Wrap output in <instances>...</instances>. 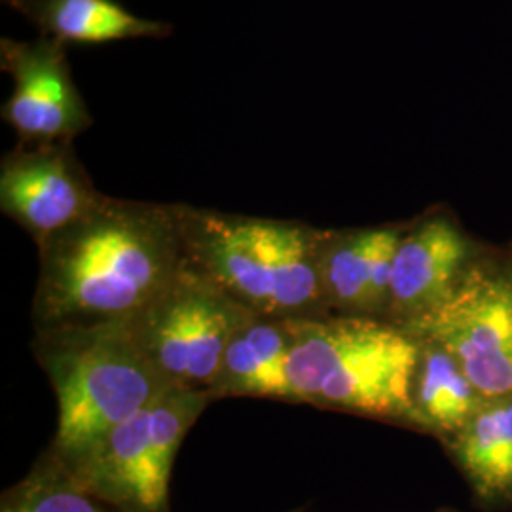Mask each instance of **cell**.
Wrapping results in <instances>:
<instances>
[{
	"label": "cell",
	"mask_w": 512,
	"mask_h": 512,
	"mask_svg": "<svg viewBox=\"0 0 512 512\" xmlns=\"http://www.w3.org/2000/svg\"><path fill=\"white\" fill-rule=\"evenodd\" d=\"M37 247L35 330L129 321L186 264L179 203L105 194Z\"/></svg>",
	"instance_id": "cell-1"
},
{
	"label": "cell",
	"mask_w": 512,
	"mask_h": 512,
	"mask_svg": "<svg viewBox=\"0 0 512 512\" xmlns=\"http://www.w3.org/2000/svg\"><path fill=\"white\" fill-rule=\"evenodd\" d=\"M289 387L293 403L313 404L420 431L412 382L420 342L376 317L291 319Z\"/></svg>",
	"instance_id": "cell-2"
},
{
	"label": "cell",
	"mask_w": 512,
	"mask_h": 512,
	"mask_svg": "<svg viewBox=\"0 0 512 512\" xmlns=\"http://www.w3.org/2000/svg\"><path fill=\"white\" fill-rule=\"evenodd\" d=\"M186 262L262 317L329 315L319 281L321 230L179 203Z\"/></svg>",
	"instance_id": "cell-3"
},
{
	"label": "cell",
	"mask_w": 512,
	"mask_h": 512,
	"mask_svg": "<svg viewBox=\"0 0 512 512\" xmlns=\"http://www.w3.org/2000/svg\"><path fill=\"white\" fill-rule=\"evenodd\" d=\"M33 351L57 397L48 454L69 463L175 389L148 361L128 321L35 330Z\"/></svg>",
	"instance_id": "cell-4"
},
{
	"label": "cell",
	"mask_w": 512,
	"mask_h": 512,
	"mask_svg": "<svg viewBox=\"0 0 512 512\" xmlns=\"http://www.w3.org/2000/svg\"><path fill=\"white\" fill-rule=\"evenodd\" d=\"M209 391H167L88 452L55 463L86 492L122 512H171L169 480L184 437L211 403Z\"/></svg>",
	"instance_id": "cell-5"
},
{
	"label": "cell",
	"mask_w": 512,
	"mask_h": 512,
	"mask_svg": "<svg viewBox=\"0 0 512 512\" xmlns=\"http://www.w3.org/2000/svg\"><path fill=\"white\" fill-rule=\"evenodd\" d=\"M251 315L186 262L128 323L148 361L169 384L209 391L230 338Z\"/></svg>",
	"instance_id": "cell-6"
},
{
	"label": "cell",
	"mask_w": 512,
	"mask_h": 512,
	"mask_svg": "<svg viewBox=\"0 0 512 512\" xmlns=\"http://www.w3.org/2000/svg\"><path fill=\"white\" fill-rule=\"evenodd\" d=\"M403 329L446 349L486 401L512 397L509 272L469 266L435 308Z\"/></svg>",
	"instance_id": "cell-7"
},
{
	"label": "cell",
	"mask_w": 512,
	"mask_h": 512,
	"mask_svg": "<svg viewBox=\"0 0 512 512\" xmlns=\"http://www.w3.org/2000/svg\"><path fill=\"white\" fill-rule=\"evenodd\" d=\"M0 63L14 80L12 95L2 105V120L18 133L19 143H73L92 126L63 42L2 38Z\"/></svg>",
	"instance_id": "cell-8"
},
{
	"label": "cell",
	"mask_w": 512,
	"mask_h": 512,
	"mask_svg": "<svg viewBox=\"0 0 512 512\" xmlns=\"http://www.w3.org/2000/svg\"><path fill=\"white\" fill-rule=\"evenodd\" d=\"M101 196L73 143H19L2 158L0 209L37 245L82 219Z\"/></svg>",
	"instance_id": "cell-9"
},
{
	"label": "cell",
	"mask_w": 512,
	"mask_h": 512,
	"mask_svg": "<svg viewBox=\"0 0 512 512\" xmlns=\"http://www.w3.org/2000/svg\"><path fill=\"white\" fill-rule=\"evenodd\" d=\"M403 234L397 226L321 230L319 281L329 313L385 319L393 258Z\"/></svg>",
	"instance_id": "cell-10"
},
{
	"label": "cell",
	"mask_w": 512,
	"mask_h": 512,
	"mask_svg": "<svg viewBox=\"0 0 512 512\" xmlns=\"http://www.w3.org/2000/svg\"><path fill=\"white\" fill-rule=\"evenodd\" d=\"M469 268V245L444 217L404 230L393 258L385 321L404 327L435 308Z\"/></svg>",
	"instance_id": "cell-11"
},
{
	"label": "cell",
	"mask_w": 512,
	"mask_h": 512,
	"mask_svg": "<svg viewBox=\"0 0 512 512\" xmlns=\"http://www.w3.org/2000/svg\"><path fill=\"white\" fill-rule=\"evenodd\" d=\"M291 327L287 319L251 315L230 338L211 399L255 397L293 403L287 365Z\"/></svg>",
	"instance_id": "cell-12"
},
{
	"label": "cell",
	"mask_w": 512,
	"mask_h": 512,
	"mask_svg": "<svg viewBox=\"0 0 512 512\" xmlns=\"http://www.w3.org/2000/svg\"><path fill=\"white\" fill-rule=\"evenodd\" d=\"M444 444L478 507H512V397L486 401Z\"/></svg>",
	"instance_id": "cell-13"
},
{
	"label": "cell",
	"mask_w": 512,
	"mask_h": 512,
	"mask_svg": "<svg viewBox=\"0 0 512 512\" xmlns=\"http://www.w3.org/2000/svg\"><path fill=\"white\" fill-rule=\"evenodd\" d=\"M33 21L42 37L67 44H109L128 38H164L173 27L139 18L116 0H4Z\"/></svg>",
	"instance_id": "cell-14"
},
{
	"label": "cell",
	"mask_w": 512,
	"mask_h": 512,
	"mask_svg": "<svg viewBox=\"0 0 512 512\" xmlns=\"http://www.w3.org/2000/svg\"><path fill=\"white\" fill-rule=\"evenodd\" d=\"M418 342L420 357L412 382L414 412L420 431L444 442L465 427L486 399L446 349L429 340Z\"/></svg>",
	"instance_id": "cell-15"
},
{
	"label": "cell",
	"mask_w": 512,
	"mask_h": 512,
	"mask_svg": "<svg viewBox=\"0 0 512 512\" xmlns=\"http://www.w3.org/2000/svg\"><path fill=\"white\" fill-rule=\"evenodd\" d=\"M0 512H122L86 492L54 459L42 454L33 469L0 499Z\"/></svg>",
	"instance_id": "cell-16"
},
{
	"label": "cell",
	"mask_w": 512,
	"mask_h": 512,
	"mask_svg": "<svg viewBox=\"0 0 512 512\" xmlns=\"http://www.w3.org/2000/svg\"><path fill=\"white\" fill-rule=\"evenodd\" d=\"M439 512H456V511H450V509H444V511H439Z\"/></svg>",
	"instance_id": "cell-17"
},
{
	"label": "cell",
	"mask_w": 512,
	"mask_h": 512,
	"mask_svg": "<svg viewBox=\"0 0 512 512\" xmlns=\"http://www.w3.org/2000/svg\"><path fill=\"white\" fill-rule=\"evenodd\" d=\"M509 277H511V285H512V272H509Z\"/></svg>",
	"instance_id": "cell-18"
},
{
	"label": "cell",
	"mask_w": 512,
	"mask_h": 512,
	"mask_svg": "<svg viewBox=\"0 0 512 512\" xmlns=\"http://www.w3.org/2000/svg\"><path fill=\"white\" fill-rule=\"evenodd\" d=\"M293 512H306V511H293Z\"/></svg>",
	"instance_id": "cell-19"
}]
</instances>
